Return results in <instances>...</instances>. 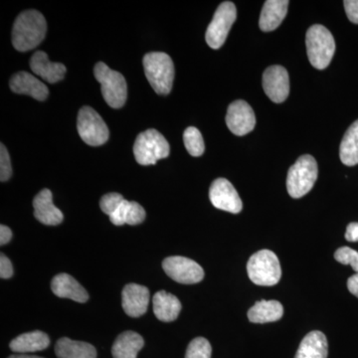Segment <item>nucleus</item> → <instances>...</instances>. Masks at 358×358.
Instances as JSON below:
<instances>
[{
  "instance_id": "nucleus-8",
  "label": "nucleus",
  "mask_w": 358,
  "mask_h": 358,
  "mask_svg": "<svg viewBox=\"0 0 358 358\" xmlns=\"http://www.w3.org/2000/svg\"><path fill=\"white\" fill-rule=\"evenodd\" d=\"M77 128L82 140L92 147H99L109 140V129L93 108H81L78 114Z\"/></svg>"
},
{
  "instance_id": "nucleus-7",
  "label": "nucleus",
  "mask_w": 358,
  "mask_h": 358,
  "mask_svg": "<svg viewBox=\"0 0 358 358\" xmlns=\"http://www.w3.org/2000/svg\"><path fill=\"white\" fill-rule=\"evenodd\" d=\"M94 74L102 87V95L106 103L114 109H120L128 98V86L121 73L110 69L105 63H96Z\"/></svg>"
},
{
  "instance_id": "nucleus-36",
  "label": "nucleus",
  "mask_w": 358,
  "mask_h": 358,
  "mask_svg": "<svg viewBox=\"0 0 358 358\" xmlns=\"http://www.w3.org/2000/svg\"><path fill=\"white\" fill-rule=\"evenodd\" d=\"M13 238V232L6 225L0 226V245H6Z\"/></svg>"
},
{
  "instance_id": "nucleus-28",
  "label": "nucleus",
  "mask_w": 358,
  "mask_h": 358,
  "mask_svg": "<svg viewBox=\"0 0 358 358\" xmlns=\"http://www.w3.org/2000/svg\"><path fill=\"white\" fill-rule=\"evenodd\" d=\"M183 141H185L186 150L192 157H199L204 154V141L199 129L195 127H189L186 129L183 134Z\"/></svg>"
},
{
  "instance_id": "nucleus-18",
  "label": "nucleus",
  "mask_w": 358,
  "mask_h": 358,
  "mask_svg": "<svg viewBox=\"0 0 358 358\" xmlns=\"http://www.w3.org/2000/svg\"><path fill=\"white\" fill-rule=\"evenodd\" d=\"M51 289L54 294L61 299H69L77 303H86L89 300L86 289L72 275L64 273L53 278Z\"/></svg>"
},
{
  "instance_id": "nucleus-11",
  "label": "nucleus",
  "mask_w": 358,
  "mask_h": 358,
  "mask_svg": "<svg viewBox=\"0 0 358 358\" xmlns=\"http://www.w3.org/2000/svg\"><path fill=\"white\" fill-rule=\"evenodd\" d=\"M209 199L212 205L220 210L238 214L243 208V203L237 190L229 180L217 178L212 182L209 190Z\"/></svg>"
},
{
  "instance_id": "nucleus-17",
  "label": "nucleus",
  "mask_w": 358,
  "mask_h": 358,
  "mask_svg": "<svg viewBox=\"0 0 358 358\" xmlns=\"http://www.w3.org/2000/svg\"><path fill=\"white\" fill-rule=\"evenodd\" d=\"M30 68L35 75L50 84L57 83L64 79L67 71L62 63L50 62L48 55L43 51H37L33 54L30 59Z\"/></svg>"
},
{
  "instance_id": "nucleus-23",
  "label": "nucleus",
  "mask_w": 358,
  "mask_h": 358,
  "mask_svg": "<svg viewBox=\"0 0 358 358\" xmlns=\"http://www.w3.org/2000/svg\"><path fill=\"white\" fill-rule=\"evenodd\" d=\"M143 345L145 341L140 334L131 331H124L117 336L113 345V357L136 358Z\"/></svg>"
},
{
  "instance_id": "nucleus-5",
  "label": "nucleus",
  "mask_w": 358,
  "mask_h": 358,
  "mask_svg": "<svg viewBox=\"0 0 358 358\" xmlns=\"http://www.w3.org/2000/svg\"><path fill=\"white\" fill-rule=\"evenodd\" d=\"M317 178V164L312 155H303L289 169L287 189L289 196L301 199L312 190Z\"/></svg>"
},
{
  "instance_id": "nucleus-24",
  "label": "nucleus",
  "mask_w": 358,
  "mask_h": 358,
  "mask_svg": "<svg viewBox=\"0 0 358 358\" xmlns=\"http://www.w3.org/2000/svg\"><path fill=\"white\" fill-rule=\"evenodd\" d=\"M284 315V307L278 301H260L250 308L248 319L254 324L277 322Z\"/></svg>"
},
{
  "instance_id": "nucleus-6",
  "label": "nucleus",
  "mask_w": 358,
  "mask_h": 358,
  "mask_svg": "<svg viewBox=\"0 0 358 358\" xmlns=\"http://www.w3.org/2000/svg\"><path fill=\"white\" fill-rule=\"evenodd\" d=\"M169 152V143L157 129H150L143 131L134 141V157L141 166L155 164L157 160L166 159Z\"/></svg>"
},
{
  "instance_id": "nucleus-12",
  "label": "nucleus",
  "mask_w": 358,
  "mask_h": 358,
  "mask_svg": "<svg viewBox=\"0 0 358 358\" xmlns=\"http://www.w3.org/2000/svg\"><path fill=\"white\" fill-rule=\"evenodd\" d=\"M263 88L273 102H285L289 94L288 71L279 65L267 68L263 74Z\"/></svg>"
},
{
  "instance_id": "nucleus-26",
  "label": "nucleus",
  "mask_w": 358,
  "mask_h": 358,
  "mask_svg": "<svg viewBox=\"0 0 358 358\" xmlns=\"http://www.w3.org/2000/svg\"><path fill=\"white\" fill-rule=\"evenodd\" d=\"M145 219V211L143 207L138 202L128 201L126 199L117 211L110 216V222L115 226H122L124 224L138 225L143 223Z\"/></svg>"
},
{
  "instance_id": "nucleus-13",
  "label": "nucleus",
  "mask_w": 358,
  "mask_h": 358,
  "mask_svg": "<svg viewBox=\"0 0 358 358\" xmlns=\"http://www.w3.org/2000/svg\"><path fill=\"white\" fill-rule=\"evenodd\" d=\"M226 124L236 136H245L255 128V113L245 101H235L228 108Z\"/></svg>"
},
{
  "instance_id": "nucleus-32",
  "label": "nucleus",
  "mask_w": 358,
  "mask_h": 358,
  "mask_svg": "<svg viewBox=\"0 0 358 358\" xmlns=\"http://www.w3.org/2000/svg\"><path fill=\"white\" fill-rule=\"evenodd\" d=\"M13 176L10 157L3 143L0 145V180L2 182L8 180Z\"/></svg>"
},
{
  "instance_id": "nucleus-34",
  "label": "nucleus",
  "mask_w": 358,
  "mask_h": 358,
  "mask_svg": "<svg viewBox=\"0 0 358 358\" xmlns=\"http://www.w3.org/2000/svg\"><path fill=\"white\" fill-rule=\"evenodd\" d=\"M13 268L10 260L4 254L0 255V277L2 279H9L13 277Z\"/></svg>"
},
{
  "instance_id": "nucleus-16",
  "label": "nucleus",
  "mask_w": 358,
  "mask_h": 358,
  "mask_svg": "<svg viewBox=\"0 0 358 358\" xmlns=\"http://www.w3.org/2000/svg\"><path fill=\"white\" fill-rule=\"evenodd\" d=\"M9 86L13 93L30 96L35 100L45 101L48 98L49 90L46 85L27 72L14 74Z\"/></svg>"
},
{
  "instance_id": "nucleus-27",
  "label": "nucleus",
  "mask_w": 358,
  "mask_h": 358,
  "mask_svg": "<svg viewBox=\"0 0 358 358\" xmlns=\"http://www.w3.org/2000/svg\"><path fill=\"white\" fill-rule=\"evenodd\" d=\"M339 157L345 166L358 164V120L348 128L339 148Z\"/></svg>"
},
{
  "instance_id": "nucleus-3",
  "label": "nucleus",
  "mask_w": 358,
  "mask_h": 358,
  "mask_svg": "<svg viewBox=\"0 0 358 358\" xmlns=\"http://www.w3.org/2000/svg\"><path fill=\"white\" fill-rule=\"evenodd\" d=\"M307 53L310 64L315 69L324 70L331 64L336 52L333 34L324 26H310L306 35Z\"/></svg>"
},
{
  "instance_id": "nucleus-37",
  "label": "nucleus",
  "mask_w": 358,
  "mask_h": 358,
  "mask_svg": "<svg viewBox=\"0 0 358 358\" xmlns=\"http://www.w3.org/2000/svg\"><path fill=\"white\" fill-rule=\"evenodd\" d=\"M348 289L353 296L358 298V273H355V275L348 279Z\"/></svg>"
},
{
  "instance_id": "nucleus-29",
  "label": "nucleus",
  "mask_w": 358,
  "mask_h": 358,
  "mask_svg": "<svg viewBox=\"0 0 358 358\" xmlns=\"http://www.w3.org/2000/svg\"><path fill=\"white\" fill-rule=\"evenodd\" d=\"M210 343L204 338L193 339L186 350L185 358H211Z\"/></svg>"
},
{
  "instance_id": "nucleus-30",
  "label": "nucleus",
  "mask_w": 358,
  "mask_h": 358,
  "mask_svg": "<svg viewBox=\"0 0 358 358\" xmlns=\"http://www.w3.org/2000/svg\"><path fill=\"white\" fill-rule=\"evenodd\" d=\"M334 259L343 265H350L358 273V252L350 247H341L334 253Z\"/></svg>"
},
{
  "instance_id": "nucleus-10",
  "label": "nucleus",
  "mask_w": 358,
  "mask_h": 358,
  "mask_svg": "<svg viewBox=\"0 0 358 358\" xmlns=\"http://www.w3.org/2000/svg\"><path fill=\"white\" fill-rule=\"evenodd\" d=\"M162 268L169 278L179 284H197L204 278V271L201 266L185 257H169L162 262Z\"/></svg>"
},
{
  "instance_id": "nucleus-22",
  "label": "nucleus",
  "mask_w": 358,
  "mask_h": 358,
  "mask_svg": "<svg viewBox=\"0 0 358 358\" xmlns=\"http://www.w3.org/2000/svg\"><path fill=\"white\" fill-rule=\"evenodd\" d=\"M327 336L322 331H313L301 341L294 358H327Z\"/></svg>"
},
{
  "instance_id": "nucleus-38",
  "label": "nucleus",
  "mask_w": 358,
  "mask_h": 358,
  "mask_svg": "<svg viewBox=\"0 0 358 358\" xmlns=\"http://www.w3.org/2000/svg\"><path fill=\"white\" fill-rule=\"evenodd\" d=\"M8 358H43L40 357H35V355H11Z\"/></svg>"
},
{
  "instance_id": "nucleus-2",
  "label": "nucleus",
  "mask_w": 358,
  "mask_h": 358,
  "mask_svg": "<svg viewBox=\"0 0 358 358\" xmlns=\"http://www.w3.org/2000/svg\"><path fill=\"white\" fill-rule=\"evenodd\" d=\"M143 63L145 77L155 93L169 95L174 80V65L171 56L164 52H152L143 57Z\"/></svg>"
},
{
  "instance_id": "nucleus-1",
  "label": "nucleus",
  "mask_w": 358,
  "mask_h": 358,
  "mask_svg": "<svg viewBox=\"0 0 358 358\" xmlns=\"http://www.w3.org/2000/svg\"><path fill=\"white\" fill-rule=\"evenodd\" d=\"M47 31L46 20L39 11L26 10L14 21L13 44L20 52L36 48L45 38Z\"/></svg>"
},
{
  "instance_id": "nucleus-33",
  "label": "nucleus",
  "mask_w": 358,
  "mask_h": 358,
  "mask_svg": "<svg viewBox=\"0 0 358 358\" xmlns=\"http://www.w3.org/2000/svg\"><path fill=\"white\" fill-rule=\"evenodd\" d=\"M343 4L348 20L358 24V0H345Z\"/></svg>"
},
{
  "instance_id": "nucleus-20",
  "label": "nucleus",
  "mask_w": 358,
  "mask_h": 358,
  "mask_svg": "<svg viewBox=\"0 0 358 358\" xmlns=\"http://www.w3.org/2000/svg\"><path fill=\"white\" fill-rule=\"evenodd\" d=\"M155 317L164 322H173L178 319L181 312L180 301L173 294L159 291L152 299Z\"/></svg>"
},
{
  "instance_id": "nucleus-25",
  "label": "nucleus",
  "mask_w": 358,
  "mask_h": 358,
  "mask_svg": "<svg viewBox=\"0 0 358 358\" xmlns=\"http://www.w3.org/2000/svg\"><path fill=\"white\" fill-rule=\"evenodd\" d=\"M55 353L58 358H96V350L93 345L68 338L59 339Z\"/></svg>"
},
{
  "instance_id": "nucleus-4",
  "label": "nucleus",
  "mask_w": 358,
  "mask_h": 358,
  "mask_svg": "<svg viewBox=\"0 0 358 358\" xmlns=\"http://www.w3.org/2000/svg\"><path fill=\"white\" fill-rule=\"evenodd\" d=\"M247 273L250 280L258 286H275L282 277L279 259L270 250H261L249 259Z\"/></svg>"
},
{
  "instance_id": "nucleus-9",
  "label": "nucleus",
  "mask_w": 358,
  "mask_h": 358,
  "mask_svg": "<svg viewBox=\"0 0 358 358\" xmlns=\"http://www.w3.org/2000/svg\"><path fill=\"white\" fill-rule=\"evenodd\" d=\"M236 18L237 9L233 2H222L218 6L205 34V39L209 47L212 49H219L223 46Z\"/></svg>"
},
{
  "instance_id": "nucleus-19",
  "label": "nucleus",
  "mask_w": 358,
  "mask_h": 358,
  "mask_svg": "<svg viewBox=\"0 0 358 358\" xmlns=\"http://www.w3.org/2000/svg\"><path fill=\"white\" fill-rule=\"evenodd\" d=\"M288 0H267L261 13L259 26L264 32L277 29L288 13Z\"/></svg>"
},
{
  "instance_id": "nucleus-31",
  "label": "nucleus",
  "mask_w": 358,
  "mask_h": 358,
  "mask_svg": "<svg viewBox=\"0 0 358 358\" xmlns=\"http://www.w3.org/2000/svg\"><path fill=\"white\" fill-rule=\"evenodd\" d=\"M124 201V199L120 193H108V194L103 195L101 199L100 207L103 213L107 214L110 217Z\"/></svg>"
},
{
  "instance_id": "nucleus-21",
  "label": "nucleus",
  "mask_w": 358,
  "mask_h": 358,
  "mask_svg": "<svg viewBox=\"0 0 358 358\" xmlns=\"http://www.w3.org/2000/svg\"><path fill=\"white\" fill-rule=\"evenodd\" d=\"M49 345H50L49 336L43 331H35L20 334L17 338L13 339L9 346L13 352L27 355V353L46 350Z\"/></svg>"
},
{
  "instance_id": "nucleus-15",
  "label": "nucleus",
  "mask_w": 358,
  "mask_h": 358,
  "mask_svg": "<svg viewBox=\"0 0 358 358\" xmlns=\"http://www.w3.org/2000/svg\"><path fill=\"white\" fill-rule=\"evenodd\" d=\"M34 216L44 225L56 226L63 222L62 211L53 203V195L50 190H41L33 200Z\"/></svg>"
},
{
  "instance_id": "nucleus-35",
  "label": "nucleus",
  "mask_w": 358,
  "mask_h": 358,
  "mask_svg": "<svg viewBox=\"0 0 358 358\" xmlns=\"http://www.w3.org/2000/svg\"><path fill=\"white\" fill-rule=\"evenodd\" d=\"M345 239L348 242H358V222L348 224L346 227Z\"/></svg>"
},
{
  "instance_id": "nucleus-14",
  "label": "nucleus",
  "mask_w": 358,
  "mask_h": 358,
  "mask_svg": "<svg viewBox=\"0 0 358 358\" xmlns=\"http://www.w3.org/2000/svg\"><path fill=\"white\" fill-rule=\"evenodd\" d=\"M122 306L131 317H140L147 313L150 303V291L147 287L129 284L122 289Z\"/></svg>"
}]
</instances>
